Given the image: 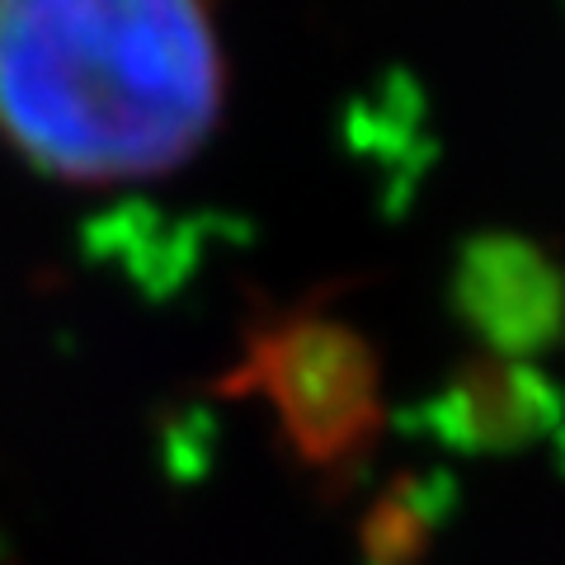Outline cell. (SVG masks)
Segmentation results:
<instances>
[{"instance_id":"obj_1","label":"cell","mask_w":565,"mask_h":565,"mask_svg":"<svg viewBox=\"0 0 565 565\" xmlns=\"http://www.w3.org/2000/svg\"><path fill=\"white\" fill-rule=\"evenodd\" d=\"M222 99L207 0H0V141L52 180L170 174Z\"/></svg>"},{"instance_id":"obj_2","label":"cell","mask_w":565,"mask_h":565,"mask_svg":"<svg viewBox=\"0 0 565 565\" xmlns=\"http://www.w3.org/2000/svg\"><path fill=\"white\" fill-rule=\"evenodd\" d=\"M462 282H467V297L486 316H519V321L523 316L533 321L556 297L552 264L533 245L504 241V236H490L476 245L462 264Z\"/></svg>"}]
</instances>
